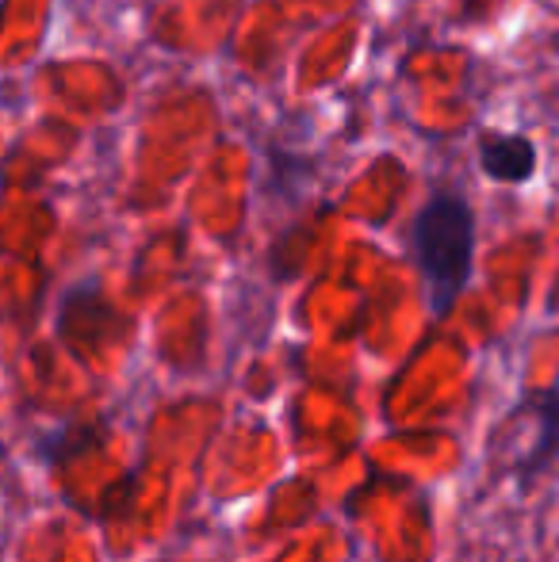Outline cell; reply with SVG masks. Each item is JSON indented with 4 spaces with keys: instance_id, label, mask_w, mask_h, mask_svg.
<instances>
[{
    "instance_id": "1",
    "label": "cell",
    "mask_w": 559,
    "mask_h": 562,
    "mask_svg": "<svg viewBox=\"0 0 559 562\" xmlns=\"http://www.w3.org/2000/svg\"><path fill=\"white\" fill-rule=\"evenodd\" d=\"M411 252L433 318H448L476 265V215L460 192H433L411 223Z\"/></svg>"
},
{
    "instance_id": "2",
    "label": "cell",
    "mask_w": 559,
    "mask_h": 562,
    "mask_svg": "<svg viewBox=\"0 0 559 562\" xmlns=\"http://www.w3.org/2000/svg\"><path fill=\"white\" fill-rule=\"evenodd\" d=\"M479 169L499 184H522L537 172V149L525 134H487L479 146Z\"/></svg>"
},
{
    "instance_id": "3",
    "label": "cell",
    "mask_w": 559,
    "mask_h": 562,
    "mask_svg": "<svg viewBox=\"0 0 559 562\" xmlns=\"http://www.w3.org/2000/svg\"><path fill=\"white\" fill-rule=\"evenodd\" d=\"M525 406H529V414L537 417V429H533L529 451L517 459V471H522V479H533V474L548 471V467L559 459V391L533 394Z\"/></svg>"
}]
</instances>
